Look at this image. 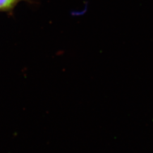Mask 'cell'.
<instances>
[{
	"label": "cell",
	"instance_id": "obj_1",
	"mask_svg": "<svg viewBox=\"0 0 153 153\" xmlns=\"http://www.w3.org/2000/svg\"><path fill=\"white\" fill-rule=\"evenodd\" d=\"M22 0H0V11H9Z\"/></svg>",
	"mask_w": 153,
	"mask_h": 153
}]
</instances>
